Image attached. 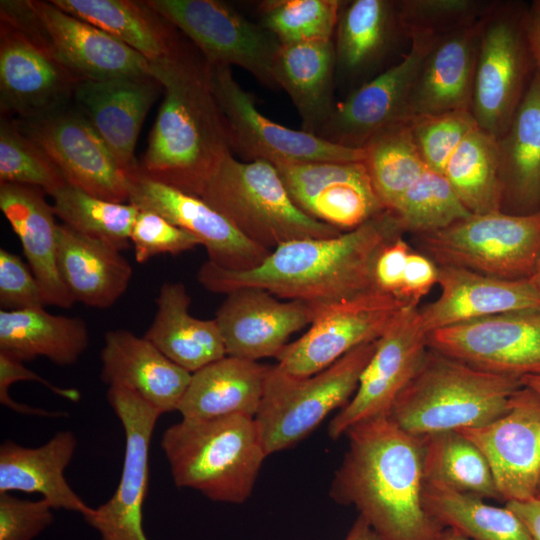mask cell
Instances as JSON below:
<instances>
[{"mask_svg":"<svg viewBox=\"0 0 540 540\" xmlns=\"http://www.w3.org/2000/svg\"><path fill=\"white\" fill-rule=\"evenodd\" d=\"M403 233L396 215L384 210L337 236L283 243L249 270H229L208 260L196 278L212 293L260 288L278 297L310 303L319 310L377 290L375 260L387 243Z\"/></svg>","mask_w":540,"mask_h":540,"instance_id":"1","label":"cell"},{"mask_svg":"<svg viewBox=\"0 0 540 540\" xmlns=\"http://www.w3.org/2000/svg\"><path fill=\"white\" fill-rule=\"evenodd\" d=\"M348 449L335 472L331 498L354 506L381 540H442L446 528L423 504L420 436L389 416L351 427Z\"/></svg>","mask_w":540,"mask_h":540,"instance_id":"2","label":"cell"},{"mask_svg":"<svg viewBox=\"0 0 540 540\" xmlns=\"http://www.w3.org/2000/svg\"><path fill=\"white\" fill-rule=\"evenodd\" d=\"M149 73L162 85L164 98L137 169L193 194L231 152L206 63L184 45L172 56L149 62Z\"/></svg>","mask_w":540,"mask_h":540,"instance_id":"3","label":"cell"},{"mask_svg":"<svg viewBox=\"0 0 540 540\" xmlns=\"http://www.w3.org/2000/svg\"><path fill=\"white\" fill-rule=\"evenodd\" d=\"M522 386L521 378L477 369L428 348L389 417L415 436L476 428L503 415Z\"/></svg>","mask_w":540,"mask_h":540,"instance_id":"4","label":"cell"},{"mask_svg":"<svg viewBox=\"0 0 540 540\" xmlns=\"http://www.w3.org/2000/svg\"><path fill=\"white\" fill-rule=\"evenodd\" d=\"M160 445L177 487L231 504L250 497L267 457L255 418L245 415L181 419Z\"/></svg>","mask_w":540,"mask_h":540,"instance_id":"5","label":"cell"},{"mask_svg":"<svg viewBox=\"0 0 540 540\" xmlns=\"http://www.w3.org/2000/svg\"><path fill=\"white\" fill-rule=\"evenodd\" d=\"M252 242L272 251L283 243L328 238L340 230L315 220L291 199L276 167L228 153L193 192Z\"/></svg>","mask_w":540,"mask_h":540,"instance_id":"6","label":"cell"},{"mask_svg":"<svg viewBox=\"0 0 540 540\" xmlns=\"http://www.w3.org/2000/svg\"><path fill=\"white\" fill-rule=\"evenodd\" d=\"M415 236L419 251L438 266L509 280L529 279L540 260V211L470 214L445 228Z\"/></svg>","mask_w":540,"mask_h":540,"instance_id":"7","label":"cell"},{"mask_svg":"<svg viewBox=\"0 0 540 540\" xmlns=\"http://www.w3.org/2000/svg\"><path fill=\"white\" fill-rule=\"evenodd\" d=\"M377 341L354 348L306 378L288 377L272 366L255 416L267 456L299 442L334 409L348 403Z\"/></svg>","mask_w":540,"mask_h":540,"instance_id":"8","label":"cell"},{"mask_svg":"<svg viewBox=\"0 0 540 540\" xmlns=\"http://www.w3.org/2000/svg\"><path fill=\"white\" fill-rule=\"evenodd\" d=\"M522 3H493L483 16L470 112L494 138L508 128L537 73Z\"/></svg>","mask_w":540,"mask_h":540,"instance_id":"9","label":"cell"},{"mask_svg":"<svg viewBox=\"0 0 540 540\" xmlns=\"http://www.w3.org/2000/svg\"><path fill=\"white\" fill-rule=\"evenodd\" d=\"M0 13L29 33L80 80L150 75L149 61L52 1L4 0Z\"/></svg>","mask_w":540,"mask_h":540,"instance_id":"10","label":"cell"},{"mask_svg":"<svg viewBox=\"0 0 540 540\" xmlns=\"http://www.w3.org/2000/svg\"><path fill=\"white\" fill-rule=\"evenodd\" d=\"M206 63V62H205ZM209 84L223 115L231 152L273 165L298 162H363V149L331 143L285 127L263 115L228 66L206 63Z\"/></svg>","mask_w":540,"mask_h":540,"instance_id":"11","label":"cell"},{"mask_svg":"<svg viewBox=\"0 0 540 540\" xmlns=\"http://www.w3.org/2000/svg\"><path fill=\"white\" fill-rule=\"evenodd\" d=\"M191 40L208 64L238 66L277 87L273 62L280 42L261 24L218 0H146Z\"/></svg>","mask_w":540,"mask_h":540,"instance_id":"12","label":"cell"},{"mask_svg":"<svg viewBox=\"0 0 540 540\" xmlns=\"http://www.w3.org/2000/svg\"><path fill=\"white\" fill-rule=\"evenodd\" d=\"M406 305L375 290L323 307L308 331L285 346L275 368L292 378L314 375L354 348L378 340Z\"/></svg>","mask_w":540,"mask_h":540,"instance_id":"13","label":"cell"},{"mask_svg":"<svg viewBox=\"0 0 540 540\" xmlns=\"http://www.w3.org/2000/svg\"><path fill=\"white\" fill-rule=\"evenodd\" d=\"M106 397L125 434L123 467L112 497L84 520L100 540H148L142 508L149 488L151 438L162 413L126 388L108 387Z\"/></svg>","mask_w":540,"mask_h":540,"instance_id":"14","label":"cell"},{"mask_svg":"<svg viewBox=\"0 0 540 540\" xmlns=\"http://www.w3.org/2000/svg\"><path fill=\"white\" fill-rule=\"evenodd\" d=\"M428 346L487 372L540 375V307L501 313L427 334Z\"/></svg>","mask_w":540,"mask_h":540,"instance_id":"15","label":"cell"},{"mask_svg":"<svg viewBox=\"0 0 540 540\" xmlns=\"http://www.w3.org/2000/svg\"><path fill=\"white\" fill-rule=\"evenodd\" d=\"M428 348L418 306L407 304L378 339L354 395L331 420L330 438L338 439L361 422L389 416L396 398L413 378Z\"/></svg>","mask_w":540,"mask_h":540,"instance_id":"16","label":"cell"},{"mask_svg":"<svg viewBox=\"0 0 540 540\" xmlns=\"http://www.w3.org/2000/svg\"><path fill=\"white\" fill-rule=\"evenodd\" d=\"M49 157L66 182L108 201H129L128 176L89 121L65 107L21 126Z\"/></svg>","mask_w":540,"mask_h":540,"instance_id":"17","label":"cell"},{"mask_svg":"<svg viewBox=\"0 0 540 540\" xmlns=\"http://www.w3.org/2000/svg\"><path fill=\"white\" fill-rule=\"evenodd\" d=\"M81 81L12 19L0 13L2 115L33 120L67 107Z\"/></svg>","mask_w":540,"mask_h":540,"instance_id":"18","label":"cell"},{"mask_svg":"<svg viewBox=\"0 0 540 540\" xmlns=\"http://www.w3.org/2000/svg\"><path fill=\"white\" fill-rule=\"evenodd\" d=\"M486 458L501 501L533 499L540 478V395L523 386L508 410L476 428L459 430Z\"/></svg>","mask_w":540,"mask_h":540,"instance_id":"19","label":"cell"},{"mask_svg":"<svg viewBox=\"0 0 540 540\" xmlns=\"http://www.w3.org/2000/svg\"><path fill=\"white\" fill-rule=\"evenodd\" d=\"M137 168L127 174L128 202L192 234L206 248L209 261L229 270H249L271 252L246 238L200 197L150 179Z\"/></svg>","mask_w":540,"mask_h":540,"instance_id":"20","label":"cell"},{"mask_svg":"<svg viewBox=\"0 0 540 540\" xmlns=\"http://www.w3.org/2000/svg\"><path fill=\"white\" fill-rule=\"evenodd\" d=\"M434 40H410V49L399 62L363 82L336 103L317 135L334 144L362 149L377 133L404 121L414 80Z\"/></svg>","mask_w":540,"mask_h":540,"instance_id":"21","label":"cell"},{"mask_svg":"<svg viewBox=\"0 0 540 540\" xmlns=\"http://www.w3.org/2000/svg\"><path fill=\"white\" fill-rule=\"evenodd\" d=\"M295 205L341 232L384 211L364 162H298L274 165Z\"/></svg>","mask_w":540,"mask_h":540,"instance_id":"22","label":"cell"},{"mask_svg":"<svg viewBox=\"0 0 540 540\" xmlns=\"http://www.w3.org/2000/svg\"><path fill=\"white\" fill-rule=\"evenodd\" d=\"M319 310L300 300L279 301L260 288H241L226 294L214 318L226 354L257 361L275 357L289 337L310 325Z\"/></svg>","mask_w":540,"mask_h":540,"instance_id":"23","label":"cell"},{"mask_svg":"<svg viewBox=\"0 0 540 540\" xmlns=\"http://www.w3.org/2000/svg\"><path fill=\"white\" fill-rule=\"evenodd\" d=\"M163 90L151 75L81 80L73 99L126 174L138 167L135 145L147 113Z\"/></svg>","mask_w":540,"mask_h":540,"instance_id":"24","label":"cell"},{"mask_svg":"<svg viewBox=\"0 0 540 540\" xmlns=\"http://www.w3.org/2000/svg\"><path fill=\"white\" fill-rule=\"evenodd\" d=\"M483 16L434 40L414 80L404 121L470 110Z\"/></svg>","mask_w":540,"mask_h":540,"instance_id":"25","label":"cell"},{"mask_svg":"<svg viewBox=\"0 0 540 540\" xmlns=\"http://www.w3.org/2000/svg\"><path fill=\"white\" fill-rule=\"evenodd\" d=\"M437 284L440 296L419 309L427 334L501 313L540 307V293L530 279H502L443 265L438 266Z\"/></svg>","mask_w":540,"mask_h":540,"instance_id":"26","label":"cell"},{"mask_svg":"<svg viewBox=\"0 0 540 540\" xmlns=\"http://www.w3.org/2000/svg\"><path fill=\"white\" fill-rule=\"evenodd\" d=\"M100 359L105 384L135 392L162 414L178 409L192 374L125 329L105 333Z\"/></svg>","mask_w":540,"mask_h":540,"instance_id":"27","label":"cell"},{"mask_svg":"<svg viewBox=\"0 0 540 540\" xmlns=\"http://www.w3.org/2000/svg\"><path fill=\"white\" fill-rule=\"evenodd\" d=\"M40 188L0 184V209L20 240L23 254L37 279L44 302L70 308L75 300L57 267V231L53 205Z\"/></svg>","mask_w":540,"mask_h":540,"instance_id":"28","label":"cell"},{"mask_svg":"<svg viewBox=\"0 0 540 540\" xmlns=\"http://www.w3.org/2000/svg\"><path fill=\"white\" fill-rule=\"evenodd\" d=\"M120 249L64 224L57 231V267L75 302L106 309L126 292L133 270Z\"/></svg>","mask_w":540,"mask_h":540,"instance_id":"29","label":"cell"},{"mask_svg":"<svg viewBox=\"0 0 540 540\" xmlns=\"http://www.w3.org/2000/svg\"><path fill=\"white\" fill-rule=\"evenodd\" d=\"M76 448L77 438L68 430L35 448L5 441L0 446V493H39L54 509L88 517L94 508L74 492L64 476Z\"/></svg>","mask_w":540,"mask_h":540,"instance_id":"30","label":"cell"},{"mask_svg":"<svg viewBox=\"0 0 540 540\" xmlns=\"http://www.w3.org/2000/svg\"><path fill=\"white\" fill-rule=\"evenodd\" d=\"M272 366L226 355L191 374L177 411L182 419L256 416Z\"/></svg>","mask_w":540,"mask_h":540,"instance_id":"31","label":"cell"},{"mask_svg":"<svg viewBox=\"0 0 540 540\" xmlns=\"http://www.w3.org/2000/svg\"><path fill=\"white\" fill-rule=\"evenodd\" d=\"M502 211L526 215L540 211V74L504 132L497 139Z\"/></svg>","mask_w":540,"mask_h":540,"instance_id":"32","label":"cell"},{"mask_svg":"<svg viewBox=\"0 0 540 540\" xmlns=\"http://www.w3.org/2000/svg\"><path fill=\"white\" fill-rule=\"evenodd\" d=\"M273 78L294 104L301 130L317 135L336 105L334 41L280 44L273 62Z\"/></svg>","mask_w":540,"mask_h":540,"instance_id":"33","label":"cell"},{"mask_svg":"<svg viewBox=\"0 0 540 540\" xmlns=\"http://www.w3.org/2000/svg\"><path fill=\"white\" fill-rule=\"evenodd\" d=\"M155 302L144 337L175 364L194 373L227 355L216 320L190 314L191 298L183 283H163Z\"/></svg>","mask_w":540,"mask_h":540,"instance_id":"34","label":"cell"},{"mask_svg":"<svg viewBox=\"0 0 540 540\" xmlns=\"http://www.w3.org/2000/svg\"><path fill=\"white\" fill-rule=\"evenodd\" d=\"M400 36L397 1H343L333 39L337 77L359 80L367 76Z\"/></svg>","mask_w":540,"mask_h":540,"instance_id":"35","label":"cell"},{"mask_svg":"<svg viewBox=\"0 0 540 540\" xmlns=\"http://www.w3.org/2000/svg\"><path fill=\"white\" fill-rule=\"evenodd\" d=\"M52 3L108 33L149 62L172 56L184 46L177 29L146 0H52Z\"/></svg>","mask_w":540,"mask_h":540,"instance_id":"36","label":"cell"},{"mask_svg":"<svg viewBox=\"0 0 540 540\" xmlns=\"http://www.w3.org/2000/svg\"><path fill=\"white\" fill-rule=\"evenodd\" d=\"M88 345V328L79 317L44 308L0 310V351L22 362L45 357L59 366L72 365Z\"/></svg>","mask_w":540,"mask_h":540,"instance_id":"37","label":"cell"},{"mask_svg":"<svg viewBox=\"0 0 540 540\" xmlns=\"http://www.w3.org/2000/svg\"><path fill=\"white\" fill-rule=\"evenodd\" d=\"M423 504L444 528L472 540H535L525 523L506 505L424 481Z\"/></svg>","mask_w":540,"mask_h":540,"instance_id":"38","label":"cell"},{"mask_svg":"<svg viewBox=\"0 0 540 540\" xmlns=\"http://www.w3.org/2000/svg\"><path fill=\"white\" fill-rule=\"evenodd\" d=\"M420 438L425 482L501 501L486 458L461 432L443 431Z\"/></svg>","mask_w":540,"mask_h":540,"instance_id":"39","label":"cell"},{"mask_svg":"<svg viewBox=\"0 0 540 540\" xmlns=\"http://www.w3.org/2000/svg\"><path fill=\"white\" fill-rule=\"evenodd\" d=\"M443 175L471 214L502 210L497 139L479 127L461 142Z\"/></svg>","mask_w":540,"mask_h":540,"instance_id":"40","label":"cell"},{"mask_svg":"<svg viewBox=\"0 0 540 540\" xmlns=\"http://www.w3.org/2000/svg\"><path fill=\"white\" fill-rule=\"evenodd\" d=\"M375 193L383 208L392 211L405 192L428 168L413 138L409 121L393 124L362 148Z\"/></svg>","mask_w":540,"mask_h":540,"instance_id":"41","label":"cell"},{"mask_svg":"<svg viewBox=\"0 0 540 540\" xmlns=\"http://www.w3.org/2000/svg\"><path fill=\"white\" fill-rule=\"evenodd\" d=\"M51 196L55 215L62 224L120 250L129 246L131 230L139 212L136 206L92 196L68 183Z\"/></svg>","mask_w":540,"mask_h":540,"instance_id":"42","label":"cell"},{"mask_svg":"<svg viewBox=\"0 0 540 540\" xmlns=\"http://www.w3.org/2000/svg\"><path fill=\"white\" fill-rule=\"evenodd\" d=\"M404 232L415 235L445 228L471 213L443 174L429 168L391 211Z\"/></svg>","mask_w":540,"mask_h":540,"instance_id":"43","label":"cell"},{"mask_svg":"<svg viewBox=\"0 0 540 540\" xmlns=\"http://www.w3.org/2000/svg\"><path fill=\"white\" fill-rule=\"evenodd\" d=\"M340 0H266L260 2V24L281 44L333 40Z\"/></svg>","mask_w":540,"mask_h":540,"instance_id":"44","label":"cell"},{"mask_svg":"<svg viewBox=\"0 0 540 540\" xmlns=\"http://www.w3.org/2000/svg\"><path fill=\"white\" fill-rule=\"evenodd\" d=\"M1 183L40 188L50 196L67 184L44 151L5 116L0 121Z\"/></svg>","mask_w":540,"mask_h":540,"instance_id":"45","label":"cell"},{"mask_svg":"<svg viewBox=\"0 0 540 540\" xmlns=\"http://www.w3.org/2000/svg\"><path fill=\"white\" fill-rule=\"evenodd\" d=\"M492 5L474 0H401L397 14L406 38L437 39L477 21Z\"/></svg>","mask_w":540,"mask_h":540,"instance_id":"46","label":"cell"},{"mask_svg":"<svg viewBox=\"0 0 540 540\" xmlns=\"http://www.w3.org/2000/svg\"><path fill=\"white\" fill-rule=\"evenodd\" d=\"M413 138L426 166L440 174L477 124L470 110H454L410 120Z\"/></svg>","mask_w":540,"mask_h":540,"instance_id":"47","label":"cell"},{"mask_svg":"<svg viewBox=\"0 0 540 540\" xmlns=\"http://www.w3.org/2000/svg\"><path fill=\"white\" fill-rule=\"evenodd\" d=\"M130 243L137 263H144L161 254H180L201 245L192 234L163 216L141 209L131 230Z\"/></svg>","mask_w":540,"mask_h":540,"instance_id":"48","label":"cell"},{"mask_svg":"<svg viewBox=\"0 0 540 540\" xmlns=\"http://www.w3.org/2000/svg\"><path fill=\"white\" fill-rule=\"evenodd\" d=\"M53 510L44 498L23 500L0 493V540H33L54 522Z\"/></svg>","mask_w":540,"mask_h":540,"instance_id":"49","label":"cell"},{"mask_svg":"<svg viewBox=\"0 0 540 540\" xmlns=\"http://www.w3.org/2000/svg\"><path fill=\"white\" fill-rule=\"evenodd\" d=\"M40 285L31 268L18 255L0 249L1 310L18 311L44 308Z\"/></svg>","mask_w":540,"mask_h":540,"instance_id":"50","label":"cell"},{"mask_svg":"<svg viewBox=\"0 0 540 540\" xmlns=\"http://www.w3.org/2000/svg\"><path fill=\"white\" fill-rule=\"evenodd\" d=\"M19 381H36L53 393L71 401H79L81 395L75 388L58 387L23 365V362L0 351V402L6 408L25 415L42 417H61L59 411L35 408L13 400L9 395V387Z\"/></svg>","mask_w":540,"mask_h":540,"instance_id":"51","label":"cell"},{"mask_svg":"<svg viewBox=\"0 0 540 540\" xmlns=\"http://www.w3.org/2000/svg\"><path fill=\"white\" fill-rule=\"evenodd\" d=\"M411 250L402 236L387 243L380 250L373 269L377 290L398 298L407 258Z\"/></svg>","mask_w":540,"mask_h":540,"instance_id":"52","label":"cell"},{"mask_svg":"<svg viewBox=\"0 0 540 540\" xmlns=\"http://www.w3.org/2000/svg\"><path fill=\"white\" fill-rule=\"evenodd\" d=\"M438 283V265L420 251L411 250L398 298L418 306L420 300Z\"/></svg>","mask_w":540,"mask_h":540,"instance_id":"53","label":"cell"},{"mask_svg":"<svg viewBox=\"0 0 540 540\" xmlns=\"http://www.w3.org/2000/svg\"><path fill=\"white\" fill-rule=\"evenodd\" d=\"M523 23L536 69L540 74V0L526 5Z\"/></svg>","mask_w":540,"mask_h":540,"instance_id":"54","label":"cell"},{"mask_svg":"<svg viewBox=\"0 0 540 540\" xmlns=\"http://www.w3.org/2000/svg\"><path fill=\"white\" fill-rule=\"evenodd\" d=\"M511 509L525 523L535 540H540V501L530 499L520 502H507Z\"/></svg>","mask_w":540,"mask_h":540,"instance_id":"55","label":"cell"},{"mask_svg":"<svg viewBox=\"0 0 540 540\" xmlns=\"http://www.w3.org/2000/svg\"><path fill=\"white\" fill-rule=\"evenodd\" d=\"M344 540H381L369 524L358 516Z\"/></svg>","mask_w":540,"mask_h":540,"instance_id":"56","label":"cell"},{"mask_svg":"<svg viewBox=\"0 0 540 540\" xmlns=\"http://www.w3.org/2000/svg\"><path fill=\"white\" fill-rule=\"evenodd\" d=\"M522 382L540 395V375L525 376L522 378Z\"/></svg>","mask_w":540,"mask_h":540,"instance_id":"57","label":"cell"},{"mask_svg":"<svg viewBox=\"0 0 540 540\" xmlns=\"http://www.w3.org/2000/svg\"><path fill=\"white\" fill-rule=\"evenodd\" d=\"M442 540H472V539L463 536L462 534L458 533L455 530L446 528L444 531Z\"/></svg>","mask_w":540,"mask_h":540,"instance_id":"58","label":"cell"},{"mask_svg":"<svg viewBox=\"0 0 540 540\" xmlns=\"http://www.w3.org/2000/svg\"><path fill=\"white\" fill-rule=\"evenodd\" d=\"M530 281L533 283L535 288L540 293V260L538 262V265L533 273V275L529 278Z\"/></svg>","mask_w":540,"mask_h":540,"instance_id":"59","label":"cell"},{"mask_svg":"<svg viewBox=\"0 0 540 540\" xmlns=\"http://www.w3.org/2000/svg\"><path fill=\"white\" fill-rule=\"evenodd\" d=\"M534 499H537V500L540 501V478H539V482H538V485H537V488H536Z\"/></svg>","mask_w":540,"mask_h":540,"instance_id":"60","label":"cell"}]
</instances>
